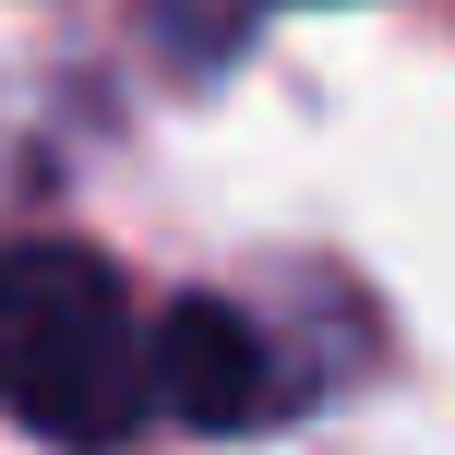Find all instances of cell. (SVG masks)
<instances>
[{
  "label": "cell",
  "instance_id": "6da1fadb",
  "mask_svg": "<svg viewBox=\"0 0 455 455\" xmlns=\"http://www.w3.org/2000/svg\"><path fill=\"white\" fill-rule=\"evenodd\" d=\"M0 408L36 443H120L156 408V336L132 323V288L84 240H12L0 251Z\"/></svg>",
  "mask_w": 455,
  "mask_h": 455
},
{
  "label": "cell",
  "instance_id": "7a4b0ae2",
  "mask_svg": "<svg viewBox=\"0 0 455 455\" xmlns=\"http://www.w3.org/2000/svg\"><path fill=\"white\" fill-rule=\"evenodd\" d=\"M156 408H180L192 432H264V419L312 408V371L240 299H180L156 323Z\"/></svg>",
  "mask_w": 455,
  "mask_h": 455
}]
</instances>
